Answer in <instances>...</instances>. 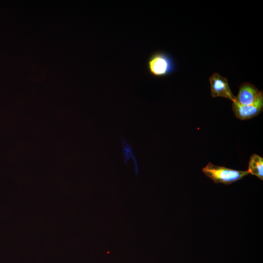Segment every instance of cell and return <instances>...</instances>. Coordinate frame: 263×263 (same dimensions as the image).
Masks as SVG:
<instances>
[{"label": "cell", "instance_id": "1", "mask_svg": "<svg viewBox=\"0 0 263 263\" xmlns=\"http://www.w3.org/2000/svg\"><path fill=\"white\" fill-rule=\"evenodd\" d=\"M149 73L153 76L162 77L172 73L176 69L173 57L164 52L157 51L152 54L147 61Z\"/></svg>", "mask_w": 263, "mask_h": 263}, {"label": "cell", "instance_id": "2", "mask_svg": "<svg viewBox=\"0 0 263 263\" xmlns=\"http://www.w3.org/2000/svg\"><path fill=\"white\" fill-rule=\"evenodd\" d=\"M204 174L212 179L216 184L223 183L230 184L242 179L249 174L247 170L241 171L228 169L223 166H216L209 162L202 169Z\"/></svg>", "mask_w": 263, "mask_h": 263}, {"label": "cell", "instance_id": "3", "mask_svg": "<svg viewBox=\"0 0 263 263\" xmlns=\"http://www.w3.org/2000/svg\"><path fill=\"white\" fill-rule=\"evenodd\" d=\"M232 109L235 116L241 120L249 119L258 115L263 110V93L260 91L256 100L252 104L242 105L233 102Z\"/></svg>", "mask_w": 263, "mask_h": 263}, {"label": "cell", "instance_id": "4", "mask_svg": "<svg viewBox=\"0 0 263 263\" xmlns=\"http://www.w3.org/2000/svg\"><path fill=\"white\" fill-rule=\"evenodd\" d=\"M209 81L212 97H224L233 102L236 100V96L232 94L226 77L214 73L209 77Z\"/></svg>", "mask_w": 263, "mask_h": 263}, {"label": "cell", "instance_id": "5", "mask_svg": "<svg viewBox=\"0 0 263 263\" xmlns=\"http://www.w3.org/2000/svg\"><path fill=\"white\" fill-rule=\"evenodd\" d=\"M260 92L254 85L246 82L243 83L239 86L235 101L242 105H251L256 100Z\"/></svg>", "mask_w": 263, "mask_h": 263}, {"label": "cell", "instance_id": "6", "mask_svg": "<svg viewBox=\"0 0 263 263\" xmlns=\"http://www.w3.org/2000/svg\"><path fill=\"white\" fill-rule=\"evenodd\" d=\"M247 171L249 173L263 180V158L253 153L250 158Z\"/></svg>", "mask_w": 263, "mask_h": 263}]
</instances>
